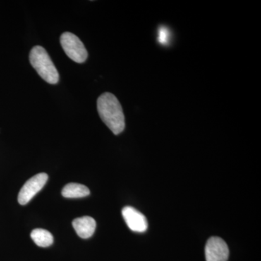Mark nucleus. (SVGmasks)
Returning a JSON list of instances; mask_svg holds the SVG:
<instances>
[{
  "mask_svg": "<svg viewBox=\"0 0 261 261\" xmlns=\"http://www.w3.org/2000/svg\"><path fill=\"white\" fill-rule=\"evenodd\" d=\"M97 111L105 124L115 135L125 128V116L121 103L114 94L106 92L97 99Z\"/></svg>",
  "mask_w": 261,
  "mask_h": 261,
  "instance_id": "obj_1",
  "label": "nucleus"
},
{
  "mask_svg": "<svg viewBox=\"0 0 261 261\" xmlns=\"http://www.w3.org/2000/svg\"><path fill=\"white\" fill-rule=\"evenodd\" d=\"M29 61L42 80L50 84L58 83L59 73L44 47L41 46L33 47L29 55Z\"/></svg>",
  "mask_w": 261,
  "mask_h": 261,
  "instance_id": "obj_2",
  "label": "nucleus"
},
{
  "mask_svg": "<svg viewBox=\"0 0 261 261\" xmlns=\"http://www.w3.org/2000/svg\"><path fill=\"white\" fill-rule=\"evenodd\" d=\"M61 44L65 54L72 61L83 63L88 58L87 49L80 38L70 32H64L61 37Z\"/></svg>",
  "mask_w": 261,
  "mask_h": 261,
  "instance_id": "obj_3",
  "label": "nucleus"
},
{
  "mask_svg": "<svg viewBox=\"0 0 261 261\" xmlns=\"http://www.w3.org/2000/svg\"><path fill=\"white\" fill-rule=\"evenodd\" d=\"M48 180V175L45 173H38L29 178L24 184L18 194V200L22 205H27L38 192L42 190Z\"/></svg>",
  "mask_w": 261,
  "mask_h": 261,
  "instance_id": "obj_4",
  "label": "nucleus"
},
{
  "mask_svg": "<svg viewBox=\"0 0 261 261\" xmlns=\"http://www.w3.org/2000/svg\"><path fill=\"white\" fill-rule=\"evenodd\" d=\"M229 250L224 240L213 237L205 245L206 261H227Z\"/></svg>",
  "mask_w": 261,
  "mask_h": 261,
  "instance_id": "obj_5",
  "label": "nucleus"
},
{
  "mask_svg": "<svg viewBox=\"0 0 261 261\" xmlns=\"http://www.w3.org/2000/svg\"><path fill=\"white\" fill-rule=\"evenodd\" d=\"M122 216L125 222L132 231L145 232L148 227V223L145 216L135 207L126 206L122 210Z\"/></svg>",
  "mask_w": 261,
  "mask_h": 261,
  "instance_id": "obj_6",
  "label": "nucleus"
},
{
  "mask_svg": "<svg viewBox=\"0 0 261 261\" xmlns=\"http://www.w3.org/2000/svg\"><path fill=\"white\" fill-rule=\"evenodd\" d=\"M73 226L81 238L88 239L95 231L96 221L90 216H84L73 220Z\"/></svg>",
  "mask_w": 261,
  "mask_h": 261,
  "instance_id": "obj_7",
  "label": "nucleus"
},
{
  "mask_svg": "<svg viewBox=\"0 0 261 261\" xmlns=\"http://www.w3.org/2000/svg\"><path fill=\"white\" fill-rule=\"evenodd\" d=\"M90 191L85 185L77 183H69L62 190V195L65 198H82L89 195Z\"/></svg>",
  "mask_w": 261,
  "mask_h": 261,
  "instance_id": "obj_8",
  "label": "nucleus"
},
{
  "mask_svg": "<svg viewBox=\"0 0 261 261\" xmlns=\"http://www.w3.org/2000/svg\"><path fill=\"white\" fill-rule=\"evenodd\" d=\"M31 238L36 245L41 247H49L54 242L53 234L47 230L36 228L31 233Z\"/></svg>",
  "mask_w": 261,
  "mask_h": 261,
  "instance_id": "obj_9",
  "label": "nucleus"
},
{
  "mask_svg": "<svg viewBox=\"0 0 261 261\" xmlns=\"http://www.w3.org/2000/svg\"><path fill=\"white\" fill-rule=\"evenodd\" d=\"M165 30H161V36H160V42L161 43L166 42V39L167 37H166V33Z\"/></svg>",
  "mask_w": 261,
  "mask_h": 261,
  "instance_id": "obj_10",
  "label": "nucleus"
}]
</instances>
